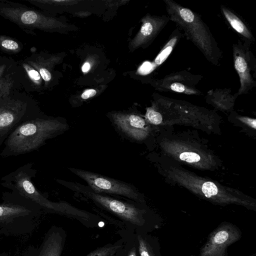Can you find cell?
<instances>
[{"instance_id":"12","label":"cell","mask_w":256,"mask_h":256,"mask_svg":"<svg viewBox=\"0 0 256 256\" xmlns=\"http://www.w3.org/2000/svg\"><path fill=\"white\" fill-rule=\"evenodd\" d=\"M21 70L12 60L0 58V100L10 95L14 89L21 83Z\"/></svg>"},{"instance_id":"27","label":"cell","mask_w":256,"mask_h":256,"mask_svg":"<svg viewBox=\"0 0 256 256\" xmlns=\"http://www.w3.org/2000/svg\"><path fill=\"white\" fill-rule=\"evenodd\" d=\"M126 256H137L136 249L134 245L130 248Z\"/></svg>"},{"instance_id":"3","label":"cell","mask_w":256,"mask_h":256,"mask_svg":"<svg viewBox=\"0 0 256 256\" xmlns=\"http://www.w3.org/2000/svg\"><path fill=\"white\" fill-rule=\"evenodd\" d=\"M36 174L33 164L28 163L1 178L4 187L11 190L12 192L44 208L62 213L74 214V208L64 203L50 202L45 198L34 185L32 178Z\"/></svg>"},{"instance_id":"29","label":"cell","mask_w":256,"mask_h":256,"mask_svg":"<svg viewBox=\"0 0 256 256\" xmlns=\"http://www.w3.org/2000/svg\"><path fill=\"white\" fill-rule=\"evenodd\" d=\"M248 256H256V253H254V254H250V255Z\"/></svg>"},{"instance_id":"24","label":"cell","mask_w":256,"mask_h":256,"mask_svg":"<svg viewBox=\"0 0 256 256\" xmlns=\"http://www.w3.org/2000/svg\"><path fill=\"white\" fill-rule=\"evenodd\" d=\"M180 158L188 162H198L200 159V156L193 152H184L180 154Z\"/></svg>"},{"instance_id":"20","label":"cell","mask_w":256,"mask_h":256,"mask_svg":"<svg viewBox=\"0 0 256 256\" xmlns=\"http://www.w3.org/2000/svg\"><path fill=\"white\" fill-rule=\"evenodd\" d=\"M140 256H157L147 238L141 234L136 236Z\"/></svg>"},{"instance_id":"7","label":"cell","mask_w":256,"mask_h":256,"mask_svg":"<svg viewBox=\"0 0 256 256\" xmlns=\"http://www.w3.org/2000/svg\"><path fill=\"white\" fill-rule=\"evenodd\" d=\"M234 68L238 73L240 86L236 93L238 96L247 94L256 86V58L250 46L238 40L232 46Z\"/></svg>"},{"instance_id":"17","label":"cell","mask_w":256,"mask_h":256,"mask_svg":"<svg viewBox=\"0 0 256 256\" xmlns=\"http://www.w3.org/2000/svg\"><path fill=\"white\" fill-rule=\"evenodd\" d=\"M238 96L236 93L232 94L230 88H217L208 90L206 99L219 107L226 108L232 106Z\"/></svg>"},{"instance_id":"10","label":"cell","mask_w":256,"mask_h":256,"mask_svg":"<svg viewBox=\"0 0 256 256\" xmlns=\"http://www.w3.org/2000/svg\"><path fill=\"white\" fill-rule=\"evenodd\" d=\"M202 76L182 70L172 72L164 78L154 80L152 83L155 89L160 92H172L187 95L200 96L202 92L197 86Z\"/></svg>"},{"instance_id":"18","label":"cell","mask_w":256,"mask_h":256,"mask_svg":"<svg viewBox=\"0 0 256 256\" xmlns=\"http://www.w3.org/2000/svg\"><path fill=\"white\" fill-rule=\"evenodd\" d=\"M122 246V244L120 242L114 244H108L96 248L86 256H118Z\"/></svg>"},{"instance_id":"26","label":"cell","mask_w":256,"mask_h":256,"mask_svg":"<svg viewBox=\"0 0 256 256\" xmlns=\"http://www.w3.org/2000/svg\"><path fill=\"white\" fill-rule=\"evenodd\" d=\"M96 91L94 89H89L85 90L81 95V98L84 100L92 97L96 94Z\"/></svg>"},{"instance_id":"19","label":"cell","mask_w":256,"mask_h":256,"mask_svg":"<svg viewBox=\"0 0 256 256\" xmlns=\"http://www.w3.org/2000/svg\"><path fill=\"white\" fill-rule=\"evenodd\" d=\"M22 74L26 76L28 84H30L32 88H38L40 86L42 82V78L39 72L34 68L31 66L25 61L22 64Z\"/></svg>"},{"instance_id":"16","label":"cell","mask_w":256,"mask_h":256,"mask_svg":"<svg viewBox=\"0 0 256 256\" xmlns=\"http://www.w3.org/2000/svg\"><path fill=\"white\" fill-rule=\"evenodd\" d=\"M6 200L0 204V223L12 222L16 218L27 216L32 210L30 206L24 204L26 198L20 196L18 202L10 200V194H4Z\"/></svg>"},{"instance_id":"22","label":"cell","mask_w":256,"mask_h":256,"mask_svg":"<svg viewBox=\"0 0 256 256\" xmlns=\"http://www.w3.org/2000/svg\"><path fill=\"white\" fill-rule=\"evenodd\" d=\"M146 118L150 123L154 124H160L162 120V114L152 107L146 108Z\"/></svg>"},{"instance_id":"15","label":"cell","mask_w":256,"mask_h":256,"mask_svg":"<svg viewBox=\"0 0 256 256\" xmlns=\"http://www.w3.org/2000/svg\"><path fill=\"white\" fill-rule=\"evenodd\" d=\"M220 10L226 21L240 36V40L251 46L255 38L248 24L236 12L226 6L221 5Z\"/></svg>"},{"instance_id":"9","label":"cell","mask_w":256,"mask_h":256,"mask_svg":"<svg viewBox=\"0 0 256 256\" xmlns=\"http://www.w3.org/2000/svg\"><path fill=\"white\" fill-rule=\"evenodd\" d=\"M70 170L85 180L96 193L118 195L138 200V194L132 186L100 174L74 168Z\"/></svg>"},{"instance_id":"11","label":"cell","mask_w":256,"mask_h":256,"mask_svg":"<svg viewBox=\"0 0 256 256\" xmlns=\"http://www.w3.org/2000/svg\"><path fill=\"white\" fill-rule=\"evenodd\" d=\"M170 20L168 15H146L142 20V24L140 31L132 42V47L135 48L140 46H148Z\"/></svg>"},{"instance_id":"2","label":"cell","mask_w":256,"mask_h":256,"mask_svg":"<svg viewBox=\"0 0 256 256\" xmlns=\"http://www.w3.org/2000/svg\"><path fill=\"white\" fill-rule=\"evenodd\" d=\"M164 2L170 20L183 32L186 38L199 50L208 62L215 66H220L222 52L201 16L173 0H164Z\"/></svg>"},{"instance_id":"14","label":"cell","mask_w":256,"mask_h":256,"mask_svg":"<svg viewBox=\"0 0 256 256\" xmlns=\"http://www.w3.org/2000/svg\"><path fill=\"white\" fill-rule=\"evenodd\" d=\"M66 237L62 228H51L45 236L38 256H62Z\"/></svg>"},{"instance_id":"1","label":"cell","mask_w":256,"mask_h":256,"mask_svg":"<svg viewBox=\"0 0 256 256\" xmlns=\"http://www.w3.org/2000/svg\"><path fill=\"white\" fill-rule=\"evenodd\" d=\"M66 126L56 118H46L39 114L16 128L4 142L0 156H15L36 150Z\"/></svg>"},{"instance_id":"25","label":"cell","mask_w":256,"mask_h":256,"mask_svg":"<svg viewBox=\"0 0 256 256\" xmlns=\"http://www.w3.org/2000/svg\"><path fill=\"white\" fill-rule=\"evenodd\" d=\"M238 118L254 129L256 128V120L255 118L243 116L238 117Z\"/></svg>"},{"instance_id":"5","label":"cell","mask_w":256,"mask_h":256,"mask_svg":"<svg viewBox=\"0 0 256 256\" xmlns=\"http://www.w3.org/2000/svg\"><path fill=\"white\" fill-rule=\"evenodd\" d=\"M71 186L76 191L89 198L102 208L132 225L141 226L145 224L142 210L134 206L119 200L96 193L80 184Z\"/></svg>"},{"instance_id":"13","label":"cell","mask_w":256,"mask_h":256,"mask_svg":"<svg viewBox=\"0 0 256 256\" xmlns=\"http://www.w3.org/2000/svg\"><path fill=\"white\" fill-rule=\"evenodd\" d=\"M112 118L115 124L129 136L141 140L146 136V122L140 116L134 114H114Z\"/></svg>"},{"instance_id":"8","label":"cell","mask_w":256,"mask_h":256,"mask_svg":"<svg viewBox=\"0 0 256 256\" xmlns=\"http://www.w3.org/2000/svg\"><path fill=\"white\" fill-rule=\"evenodd\" d=\"M242 236L236 226L222 222L208 234L198 256H228V247L239 240Z\"/></svg>"},{"instance_id":"6","label":"cell","mask_w":256,"mask_h":256,"mask_svg":"<svg viewBox=\"0 0 256 256\" xmlns=\"http://www.w3.org/2000/svg\"><path fill=\"white\" fill-rule=\"evenodd\" d=\"M0 16L27 30H46L56 26V21L20 4L0 1Z\"/></svg>"},{"instance_id":"21","label":"cell","mask_w":256,"mask_h":256,"mask_svg":"<svg viewBox=\"0 0 256 256\" xmlns=\"http://www.w3.org/2000/svg\"><path fill=\"white\" fill-rule=\"evenodd\" d=\"M0 48L5 52H17L20 51L21 48L16 41L7 38H0Z\"/></svg>"},{"instance_id":"4","label":"cell","mask_w":256,"mask_h":256,"mask_svg":"<svg viewBox=\"0 0 256 256\" xmlns=\"http://www.w3.org/2000/svg\"><path fill=\"white\" fill-rule=\"evenodd\" d=\"M40 114L32 100L10 94L0 100V146L24 122Z\"/></svg>"},{"instance_id":"23","label":"cell","mask_w":256,"mask_h":256,"mask_svg":"<svg viewBox=\"0 0 256 256\" xmlns=\"http://www.w3.org/2000/svg\"><path fill=\"white\" fill-rule=\"evenodd\" d=\"M202 190L207 198L217 194L218 190L216 186L212 182H206L203 184Z\"/></svg>"},{"instance_id":"28","label":"cell","mask_w":256,"mask_h":256,"mask_svg":"<svg viewBox=\"0 0 256 256\" xmlns=\"http://www.w3.org/2000/svg\"><path fill=\"white\" fill-rule=\"evenodd\" d=\"M90 64L88 62H86L82 66V70L84 72H86L90 70Z\"/></svg>"}]
</instances>
